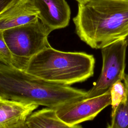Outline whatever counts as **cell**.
Instances as JSON below:
<instances>
[{
  "label": "cell",
  "mask_w": 128,
  "mask_h": 128,
  "mask_svg": "<svg viewBox=\"0 0 128 128\" xmlns=\"http://www.w3.org/2000/svg\"><path fill=\"white\" fill-rule=\"evenodd\" d=\"M27 128L26 125V124H24L22 125H20V126H18L17 127H16V128Z\"/></svg>",
  "instance_id": "15"
},
{
  "label": "cell",
  "mask_w": 128,
  "mask_h": 128,
  "mask_svg": "<svg viewBox=\"0 0 128 128\" xmlns=\"http://www.w3.org/2000/svg\"><path fill=\"white\" fill-rule=\"evenodd\" d=\"M25 124L27 128H83L79 124L66 123L58 116L55 108H49L32 112Z\"/></svg>",
  "instance_id": "10"
},
{
  "label": "cell",
  "mask_w": 128,
  "mask_h": 128,
  "mask_svg": "<svg viewBox=\"0 0 128 128\" xmlns=\"http://www.w3.org/2000/svg\"><path fill=\"white\" fill-rule=\"evenodd\" d=\"M80 39L95 49L128 38V0H90L78 4L73 18Z\"/></svg>",
  "instance_id": "1"
},
{
  "label": "cell",
  "mask_w": 128,
  "mask_h": 128,
  "mask_svg": "<svg viewBox=\"0 0 128 128\" xmlns=\"http://www.w3.org/2000/svg\"><path fill=\"white\" fill-rule=\"evenodd\" d=\"M34 0H18L0 14V30L26 24L38 18Z\"/></svg>",
  "instance_id": "8"
},
{
  "label": "cell",
  "mask_w": 128,
  "mask_h": 128,
  "mask_svg": "<svg viewBox=\"0 0 128 128\" xmlns=\"http://www.w3.org/2000/svg\"><path fill=\"white\" fill-rule=\"evenodd\" d=\"M128 45V39H122L101 49L102 58V71L92 87L87 91L86 98L102 95L109 90L114 83L124 80L126 74V56Z\"/></svg>",
  "instance_id": "5"
},
{
  "label": "cell",
  "mask_w": 128,
  "mask_h": 128,
  "mask_svg": "<svg viewBox=\"0 0 128 128\" xmlns=\"http://www.w3.org/2000/svg\"><path fill=\"white\" fill-rule=\"evenodd\" d=\"M87 91L53 82L0 62V97L56 108L83 98Z\"/></svg>",
  "instance_id": "2"
},
{
  "label": "cell",
  "mask_w": 128,
  "mask_h": 128,
  "mask_svg": "<svg viewBox=\"0 0 128 128\" xmlns=\"http://www.w3.org/2000/svg\"><path fill=\"white\" fill-rule=\"evenodd\" d=\"M38 106L0 97V128H14L25 124L28 117Z\"/></svg>",
  "instance_id": "9"
},
{
  "label": "cell",
  "mask_w": 128,
  "mask_h": 128,
  "mask_svg": "<svg viewBox=\"0 0 128 128\" xmlns=\"http://www.w3.org/2000/svg\"><path fill=\"white\" fill-rule=\"evenodd\" d=\"M94 64L92 54L62 52L50 46L32 57L25 71L48 81L70 86L93 76Z\"/></svg>",
  "instance_id": "3"
},
{
  "label": "cell",
  "mask_w": 128,
  "mask_h": 128,
  "mask_svg": "<svg viewBox=\"0 0 128 128\" xmlns=\"http://www.w3.org/2000/svg\"><path fill=\"white\" fill-rule=\"evenodd\" d=\"M38 18L52 31L66 27L70 18V9L66 0H34Z\"/></svg>",
  "instance_id": "7"
},
{
  "label": "cell",
  "mask_w": 128,
  "mask_h": 128,
  "mask_svg": "<svg viewBox=\"0 0 128 128\" xmlns=\"http://www.w3.org/2000/svg\"><path fill=\"white\" fill-rule=\"evenodd\" d=\"M76 0L77 1L78 4H82V3L85 2H87V1H88L90 0Z\"/></svg>",
  "instance_id": "16"
},
{
  "label": "cell",
  "mask_w": 128,
  "mask_h": 128,
  "mask_svg": "<svg viewBox=\"0 0 128 128\" xmlns=\"http://www.w3.org/2000/svg\"></svg>",
  "instance_id": "17"
},
{
  "label": "cell",
  "mask_w": 128,
  "mask_h": 128,
  "mask_svg": "<svg viewBox=\"0 0 128 128\" xmlns=\"http://www.w3.org/2000/svg\"><path fill=\"white\" fill-rule=\"evenodd\" d=\"M110 90L104 94L86 98L66 103L55 108L58 116L70 125L78 124L92 120L102 110L111 105Z\"/></svg>",
  "instance_id": "6"
},
{
  "label": "cell",
  "mask_w": 128,
  "mask_h": 128,
  "mask_svg": "<svg viewBox=\"0 0 128 128\" xmlns=\"http://www.w3.org/2000/svg\"><path fill=\"white\" fill-rule=\"evenodd\" d=\"M123 80L126 88V98L111 112L110 122L106 128H128V74H126Z\"/></svg>",
  "instance_id": "11"
},
{
  "label": "cell",
  "mask_w": 128,
  "mask_h": 128,
  "mask_svg": "<svg viewBox=\"0 0 128 128\" xmlns=\"http://www.w3.org/2000/svg\"><path fill=\"white\" fill-rule=\"evenodd\" d=\"M18 0H0V14Z\"/></svg>",
  "instance_id": "14"
},
{
  "label": "cell",
  "mask_w": 128,
  "mask_h": 128,
  "mask_svg": "<svg viewBox=\"0 0 128 128\" xmlns=\"http://www.w3.org/2000/svg\"><path fill=\"white\" fill-rule=\"evenodd\" d=\"M112 98V111L114 110L119 104L126 98V88L121 80L114 83L110 89Z\"/></svg>",
  "instance_id": "12"
},
{
  "label": "cell",
  "mask_w": 128,
  "mask_h": 128,
  "mask_svg": "<svg viewBox=\"0 0 128 128\" xmlns=\"http://www.w3.org/2000/svg\"><path fill=\"white\" fill-rule=\"evenodd\" d=\"M52 32L38 18L26 24L4 30V39L12 55V66L25 70L32 57L50 46L48 37Z\"/></svg>",
  "instance_id": "4"
},
{
  "label": "cell",
  "mask_w": 128,
  "mask_h": 128,
  "mask_svg": "<svg viewBox=\"0 0 128 128\" xmlns=\"http://www.w3.org/2000/svg\"><path fill=\"white\" fill-rule=\"evenodd\" d=\"M0 62L12 66V58L11 52L6 44L3 36V31L0 30Z\"/></svg>",
  "instance_id": "13"
}]
</instances>
